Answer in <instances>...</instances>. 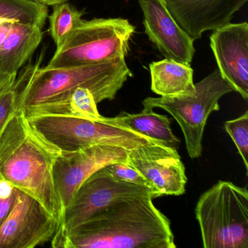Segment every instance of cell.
<instances>
[{"instance_id": "6da1fadb", "label": "cell", "mask_w": 248, "mask_h": 248, "mask_svg": "<svg viewBox=\"0 0 248 248\" xmlns=\"http://www.w3.org/2000/svg\"><path fill=\"white\" fill-rule=\"evenodd\" d=\"M152 195L113 203L70 231L58 229L53 248H175L169 219Z\"/></svg>"}, {"instance_id": "7a4b0ae2", "label": "cell", "mask_w": 248, "mask_h": 248, "mask_svg": "<svg viewBox=\"0 0 248 248\" xmlns=\"http://www.w3.org/2000/svg\"><path fill=\"white\" fill-rule=\"evenodd\" d=\"M59 154L18 109L0 136L2 176L16 188L37 200L60 225L64 208L53 175V167Z\"/></svg>"}, {"instance_id": "3957f363", "label": "cell", "mask_w": 248, "mask_h": 248, "mask_svg": "<svg viewBox=\"0 0 248 248\" xmlns=\"http://www.w3.org/2000/svg\"><path fill=\"white\" fill-rule=\"evenodd\" d=\"M132 77L125 58L58 69L40 68L37 64L15 84L18 109L59 101L80 88L90 90L97 104L111 101Z\"/></svg>"}, {"instance_id": "277c9868", "label": "cell", "mask_w": 248, "mask_h": 248, "mask_svg": "<svg viewBox=\"0 0 248 248\" xmlns=\"http://www.w3.org/2000/svg\"><path fill=\"white\" fill-rule=\"evenodd\" d=\"M196 218L204 248H248V191L220 181L202 194Z\"/></svg>"}, {"instance_id": "5b68a950", "label": "cell", "mask_w": 248, "mask_h": 248, "mask_svg": "<svg viewBox=\"0 0 248 248\" xmlns=\"http://www.w3.org/2000/svg\"><path fill=\"white\" fill-rule=\"evenodd\" d=\"M136 27L125 18H94L82 22L56 48L47 69L94 64L125 58Z\"/></svg>"}, {"instance_id": "8992f818", "label": "cell", "mask_w": 248, "mask_h": 248, "mask_svg": "<svg viewBox=\"0 0 248 248\" xmlns=\"http://www.w3.org/2000/svg\"><path fill=\"white\" fill-rule=\"evenodd\" d=\"M232 92H234L232 85L216 69L195 84L192 95L149 97L142 104L144 108H161L176 120L184 134L188 156L196 159L202 154L203 135L209 117L220 110L219 100Z\"/></svg>"}, {"instance_id": "52a82bcc", "label": "cell", "mask_w": 248, "mask_h": 248, "mask_svg": "<svg viewBox=\"0 0 248 248\" xmlns=\"http://www.w3.org/2000/svg\"><path fill=\"white\" fill-rule=\"evenodd\" d=\"M27 118L37 133L61 153L95 145H110L129 151L155 140L99 120L51 115Z\"/></svg>"}, {"instance_id": "ba28073f", "label": "cell", "mask_w": 248, "mask_h": 248, "mask_svg": "<svg viewBox=\"0 0 248 248\" xmlns=\"http://www.w3.org/2000/svg\"><path fill=\"white\" fill-rule=\"evenodd\" d=\"M144 195H152L155 199L150 188L115 179L104 167L87 178L77 190L65 209L63 220L58 229L72 230L119 200Z\"/></svg>"}, {"instance_id": "9c48e42d", "label": "cell", "mask_w": 248, "mask_h": 248, "mask_svg": "<svg viewBox=\"0 0 248 248\" xmlns=\"http://www.w3.org/2000/svg\"><path fill=\"white\" fill-rule=\"evenodd\" d=\"M14 206L0 226V248H33L51 241L59 223L37 201L15 188Z\"/></svg>"}, {"instance_id": "30bf717a", "label": "cell", "mask_w": 248, "mask_h": 248, "mask_svg": "<svg viewBox=\"0 0 248 248\" xmlns=\"http://www.w3.org/2000/svg\"><path fill=\"white\" fill-rule=\"evenodd\" d=\"M126 164L147 180L156 198L186 192L185 167L176 148L153 140L127 151Z\"/></svg>"}, {"instance_id": "8fae6325", "label": "cell", "mask_w": 248, "mask_h": 248, "mask_svg": "<svg viewBox=\"0 0 248 248\" xmlns=\"http://www.w3.org/2000/svg\"><path fill=\"white\" fill-rule=\"evenodd\" d=\"M127 150L110 145H95L58 155L53 175L58 194L66 208L81 184L92 174L113 162L126 163Z\"/></svg>"}, {"instance_id": "7c38bea8", "label": "cell", "mask_w": 248, "mask_h": 248, "mask_svg": "<svg viewBox=\"0 0 248 248\" xmlns=\"http://www.w3.org/2000/svg\"><path fill=\"white\" fill-rule=\"evenodd\" d=\"M221 76L242 98H248V24H226L214 30L210 37Z\"/></svg>"}, {"instance_id": "4fadbf2b", "label": "cell", "mask_w": 248, "mask_h": 248, "mask_svg": "<svg viewBox=\"0 0 248 248\" xmlns=\"http://www.w3.org/2000/svg\"><path fill=\"white\" fill-rule=\"evenodd\" d=\"M143 14L145 34L167 59L191 64L195 54L194 42L176 22L165 0H138Z\"/></svg>"}, {"instance_id": "5bb4252c", "label": "cell", "mask_w": 248, "mask_h": 248, "mask_svg": "<svg viewBox=\"0 0 248 248\" xmlns=\"http://www.w3.org/2000/svg\"><path fill=\"white\" fill-rule=\"evenodd\" d=\"M248 0H165L180 27L194 40L232 21Z\"/></svg>"}, {"instance_id": "9a60e30c", "label": "cell", "mask_w": 248, "mask_h": 248, "mask_svg": "<svg viewBox=\"0 0 248 248\" xmlns=\"http://www.w3.org/2000/svg\"><path fill=\"white\" fill-rule=\"evenodd\" d=\"M43 39L41 27L15 21L0 46V71L17 75Z\"/></svg>"}, {"instance_id": "2e32d148", "label": "cell", "mask_w": 248, "mask_h": 248, "mask_svg": "<svg viewBox=\"0 0 248 248\" xmlns=\"http://www.w3.org/2000/svg\"><path fill=\"white\" fill-rule=\"evenodd\" d=\"M152 91L162 97L191 95L195 92L194 71L190 64L163 59L149 64Z\"/></svg>"}, {"instance_id": "e0dca14e", "label": "cell", "mask_w": 248, "mask_h": 248, "mask_svg": "<svg viewBox=\"0 0 248 248\" xmlns=\"http://www.w3.org/2000/svg\"><path fill=\"white\" fill-rule=\"evenodd\" d=\"M99 121L136 132L152 140L178 149L179 139L172 133L170 121L166 115L155 113L152 108H144L140 113L123 112L117 117H101Z\"/></svg>"}, {"instance_id": "ac0fdd59", "label": "cell", "mask_w": 248, "mask_h": 248, "mask_svg": "<svg viewBox=\"0 0 248 248\" xmlns=\"http://www.w3.org/2000/svg\"><path fill=\"white\" fill-rule=\"evenodd\" d=\"M98 104L90 90L80 88L66 98L30 107L22 111L27 117L51 115L79 117L98 120L102 116L98 112Z\"/></svg>"}, {"instance_id": "d6986e66", "label": "cell", "mask_w": 248, "mask_h": 248, "mask_svg": "<svg viewBox=\"0 0 248 248\" xmlns=\"http://www.w3.org/2000/svg\"><path fill=\"white\" fill-rule=\"evenodd\" d=\"M48 15L47 5L31 0H0V20L44 27Z\"/></svg>"}, {"instance_id": "ffe728a7", "label": "cell", "mask_w": 248, "mask_h": 248, "mask_svg": "<svg viewBox=\"0 0 248 248\" xmlns=\"http://www.w3.org/2000/svg\"><path fill=\"white\" fill-rule=\"evenodd\" d=\"M53 7V13L49 16L50 31L56 47H59L82 22L84 14L67 2L57 4Z\"/></svg>"}, {"instance_id": "44dd1931", "label": "cell", "mask_w": 248, "mask_h": 248, "mask_svg": "<svg viewBox=\"0 0 248 248\" xmlns=\"http://www.w3.org/2000/svg\"><path fill=\"white\" fill-rule=\"evenodd\" d=\"M224 128L226 133L233 140L238 152L242 157L248 173V111H245L238 118L226 121L224 124Z\"/></svg>"}, {"instance_id": "7402d4cb", "label": "cell", "mask_w": 248, "mask_h": 248, "mask_svg": "<svg viewBox=\"0 0 248 248\" xmlns=\"http://www.w3.org/2000/svg\"><path fill=\"white\" fill-rule=\"evenodd\" d=\"M104 168L115 179L148 187L153 191L154 195L156 198L150 184L141 174L139 173L133 167L130 166L127 164L123 163V162H113V163L106 165L104 166Z\"/></svg>"}, {"instance_id": "603a6c76", "label": "cell", "mask_w": 248, "mask_h": 248, "mask_svg": "<svg viewBox=\"0 0 248 248\" xmlns=\"http://www.w3.org/2000/svg\"><path fill=\"white\" fill-rule=\"evenodd\" d=\"M18 110V94L15 86L0 95V136Z\"/></svg>"}, {"instance_id": "cb8c5ba5", "label": "cell", "mask_w": 248, "mask_h": 248, "mask_svg": "<svg viewBox=\"0 0 248 248\" xmlns=\"http://www.w3.org/2000/svg\"><path fill=\"white\" fill-rule=\"evenodd\" d=\"M17 75H8L0 71V95L15 86Z\"/></svg>"}, {"instance_id": "d4e9b609", "label": "cell", "mask_w": 248, "mask_h": 248, "mask_svg": "<svg viewBox=\"0 0 248 248\" xmlns=\"http://www.w3.org/2000/svg\"><path fill=\"white\" fill-rule=\"evenodd\" d=\"M14 200H15V194L9 198L0 200V226L4 223L9 215L14 206Z\"/></svg>"}, {"instance_id": "484cf974", "label": "cell", "mask_w": 248, "mask_h": 248, "mask_svg": "<svg viewBox=\"0 0 248 248\" xmlns=\"http://www.w3.org/2000/svg\"><path fill=\"white\" fill-rule=\"evenodd\" d=\"M15 187L8 180L0 178V200H5L14 195Z\"/></svg>"}, {"instance_id": "4316f807", "label": "cell", "mask_w": 248, "mask_h": 248, "mask_svg": "<svg viewBox=\"0 0 248 248\" xmlns=\"http://www.w3.org/2000/svg\"><path fill=\"white\" fill-rule=\"evenodd\" d=\"M15 21H0V46L3 43L5 37L12 28L13 24Z\"/></svg>"}, {"instance_id": "83f0119b", "label": "cell", "mask_w": 248, "mask_h": 248, "mask_svg": "<svg viewBox=\"0 0 248 248\" xmlns=\"http://www.w3.org/2000/svg\"><path fill=\"white\" fill-rule=\"evenodd\" d=\"M31 1L39 2V3L47 5V6H53V5H57V4L68 2L69 0H31Z\"/></svg>"}, {"instance_id": "f1b7e54d", "label": "cell", "mask_w": 248, "mask_h": 248, "mask_svg": "<svg viewBox=\"0 0 248 248\" xmlns=\"http://www.w3.org/2000/svg\"><path fill=\"white\" fill-rule=\"evenodd\" d=\"M3 178V177L2 176V175H1V173H0V178Z\"/></svg>"}]
</instances>
